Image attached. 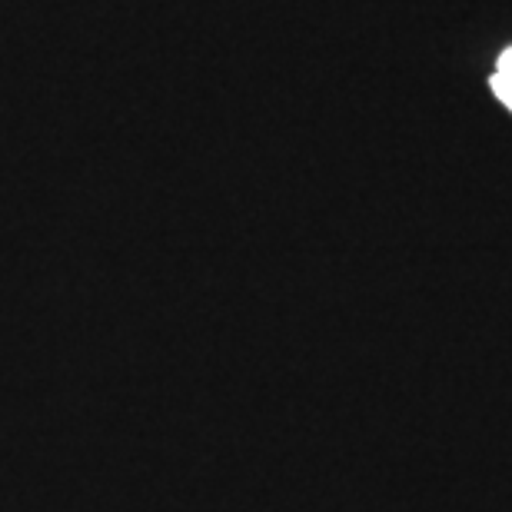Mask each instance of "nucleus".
Returning a JSON list of instances; mask_svg holds the SVG:
<instances>
[{"instance_id":"obj_1","label":"nucleus","mask_w":512,"mask_h":512,"mask_svg":"<svg viewBox=\"0 0 512 512\" xmlns=\"http://www.w3.org/2000/svg\"><path fill=\"white\" fill-rule=\"evenodd\" d=\"M493 94L503 100V107L512 110V47L499 57V70L493 77Z\"/></svg>"}]
</instances>
